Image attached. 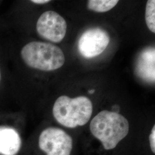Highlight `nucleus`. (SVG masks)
<instances>
[{
    "mask_svg": "<svg viewBox=\"0 0 155 155\" xmlns=\"http://www.w3.org/2000/svg\"><path fill=\"white\" fill-rule=\"evenodd\" d=\"M90 129L105 150H111L127 136L129 124L127 119L118 113L103 110L91 120Z\"/></svg>",
    "mask_w": 155,
    "mask_h": 155,
    "instance_id": "f257e3e1",
    "label": "nucleus"
},
{
    "mask_svg": "<svg viewBox=\"0 0 155 155\" xmlns=\"http://www.w3.org/2000/svg\"><path fill=\"white\" fill-rule=\"evenodd\" d=\"M52 113L56 120L61 125L74 128L89 122L93 113V104L84 96L71 98L61 95L56 100Z\"/></svg>",
    "mask_w": 155,
    "mask_h": 155,
    "instance_id": "f03ea898",
    "label": "nucleus"
},
{
    "mask_svg": "<svg viewBox=\"0 0 155 155\" xmlns=\"http://www.w3.org/2000/svg\"><path fill=\"white\" fill-rule=\"evenodd\" d=\"M21 56L28 66L45 71L59 69L65 62L61 48L50 43L30 42L23 47Z\"/></svg>",
    "mask_w": 155,
    "mask_h": 155,
    "instance_id": "7ed1b4c3",
    "label": "nucleus"
},
{
    "mask_svg": "<svg viewBox=\"0 0 155 155\" xmlns=\"http://www.w3.org/2000/svg\"><path fill=\"white\" fill-rule=\"evenodd\" d=\"M39 146L47 155H70L72 139L60 128L48 127L39 136Z\"/></svg>",
    "mask_w": 155,
    "mask_h": 155,
    "instance_id": "20e7f679",
    "label": "nucleus"
},
{
    "mask_svg": "<svg viewBox=\"0 0 155 155\" xmlns=\"http://www.w3.org/2000/svg\"><path fill=\"white\" fill-rule=\"evenodd\" d=\"M110 42V36L105 30L95 27L84 32L78 40V48L80 54L86 59L101 54Z\"/></svg>",
    "mask_w": 155,
    "mask_h": 155,
    "instance_id": "39448f33",
    "label": "nucleus"
},
{
    "mask_svg": "<svg viewBox=\"0 0 155 155\" xmlns=\"http://www.w3.org/2000/svg\"><path fill=\"white\" fill-rule=\"evenodd\" d=\"M36 30L43 39L53 43H59L66 34V21L56 12H45L37 21Z\"/></svg>",
    "mask_w": 155,
    "mask_h": 155,
    "instance_id": "423d86ee",
    "label": "nucleus"
},
{
    "mask_svg": "<svg viewBox=\"0 0 155 155\" xmlns=\"http://www.w3.org/2000/svg\"><path fill=\"white\" fill-rule=\"evenodd\" d=\"M155 50L149 47L142 50L137 56L134 66L136 75L147 83H155Z\"/></svg>",
    "mask_w": 155,
    "mask_h": 155,
    "instance_id": "0eeeda50",
    "label": "nucleus"
},
{
    "mask_svg": "<svg viewBox=\"0 0 155 155\" xmlns=\"http://www.w3.org/2000/svg\"><path fill=\"white\" fill-rule=\"evenodd\" d=\"M19 134L11 127H0V154L16 155L21 148Z\"/></svg>",
    "mask_w": 155,
    "mask_h": 155,
    "instance_id": "6e6552de",
    "label": "nucleus"
},
{
    "mask_svg": "<svg viewBox=\"0 0 155 155\" xmlns=\"http://www.w3.org/2000/svg\"><path fill=\"white\" fill-rule=\"evenodd\" d=\"M118 2L117 0H90L87 3V8L95 12L104 13L109 11Z\"/></svg>",
    "mask_w": 155,
    "mask_h": 155,
    "instance_id": "1a4fd4ad",
    "label": "nucleus"
},
{
    "mask_svg": "<svg viewBox=\"0 0 155 155\" xmlns=\"http://www.w3.org/2000/svg\"><path fill=\"white\" fill-rule=\"evenodd\" d=\"M145 21L150 31L155 32V1H147L145 9Z\"/></svg>",
    "mask_w": 155,
    "mask_h": 155,
    "instance_id": "9d476101",
    "label": "nucleus"
},
{
    "mask_svg": "<svg viewBox=\"0 0 155 155\" xmlns=\"http://www.w3.org/2000/svg\"><path fill=\"white\" fill-rule=\"evenodd\" d=\"M150 147L152 150V152L155 153V126L152 127L151 133L150 134Z\"/></svg>",
    "mask_w": 155,
    "mask_h": 155,
    "instance_id": "9b49d317",
    "label": "nucleus"
},
{
    "mask_svg": "<svg viewBox=\"0 0 155 155\" xmlns=\"http://www.w3.org/2000/svg\"><path fill=\"white\" fill-rule=\"evenodd\" d=\"M32 2L36 4H45L47 3L50 2V0H32L31 1Z\"/></svg>",
    "mask_w": 155,
    "mask_h": 155,
    "instance_id": "f8f14e48",
    "label": "nucleus"
},
{
    "mask_svg": "<svg viewBox=\"0 0 155 155\" xmlns=\"http://www.w3.org/2000/svg\"><path fill=\"white\" fill-rule=\"evenodd\" d=\"M94 92H95V90L94 89L93 90H90L89 91V93L90 94H93Z\"/></svg>",
    "mask_w": 155,
    "mask_h": 155,
    "instance_id": "ddd939ff",
    "label": "nucleus"
},
{
    "mask_svg": "<svg viewBox=\"0 0 155 155\" xmlns=\"http://www.w3.org/2000/svg\"><path fill=\"white\" fill-rule=\"evenodd\" d=\"M1 70H0V81H1Z\"/></svg>",
    "mask_w": 155,
    "mask_h": 155,
    "instance_id": "4468645a",
    "label": "nucleus"
}]
</instances>
